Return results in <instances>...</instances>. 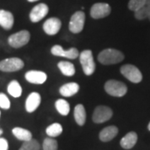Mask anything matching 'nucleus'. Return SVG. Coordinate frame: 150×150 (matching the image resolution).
<instances>
[{"mask_svg": "<svg viewBox=\"0 0 150 150\" xmlns=\"http://www.w3.org/2000/svg\"><path fill=\"white\" fill-rule=\"evenodd\" d=\"M79 91V85L77 83H68L60 87L59 93L62 96L71 97L74 96Z\"/></svg>", "mask_w": 150, "mask_h": 150, "instance_id": "nucleus-16", "label": "nucleus"}, {"mask_svg": "<svg viewBox=\"0 0 150 150\" xmlns=\"http://www.w3.org/2000/svg\"><path fill=\"white\" fill-rule=\"evenodd\" d=\"M47 79H48L47 74L42 71L30 70L25 74V79L28 83L33 84H43L44 82H46Z\"/></svg>", "mask_w": 150, "mask_h": 150, "instance_id": "nucleus-13", "label": "nucleus"}, {"mask_svg": "<svg viewBox=\"0 0 150 150\" xmlns=\"http://www.w3.org/2000/svg\"><path fill=\"white\" fill-rule=\"evenodd\" d=\"M58 68L62 72V74L65 76L71 77L75 74L74 65L71 64L70 62L60 61L59 63H58Z\"/></svg>", "mask_w": 150, "mask_h": 150, "instance_id": "nucleus-21", "label": "nucleus"}, {"mask_svg": "<svg viewBox=\"0 0 150 150\" xmlns=\"http://www.w3.org/2000/svg\"><path fill=\"white\" fill-rule=\"evenodd\" d=\"M8 93L13 98H19L22 95V87L17 80L11 81L8 85Z\"/></svg>", "mask_w": 150, "mask_h": 150, "instance_id": "nucleus-23", "label": "nucleus"}, {"mask_svg": "<svg viewBox=\"0 0 150 150\" xmlns=\"http://www.w3.org/2000/svg\"><path fill=\"white\" fill-rule=\"evenodd\" d=\"M118 133V129L116 126H108L103 129L99 134V139L102 142H108L114 139Z\"/></svg>", "mask_w": 150, "mask_h": 150, "instance_id": "nucleus-18", "label": "nucleus"}, {"mask_svg": "<svg viewBox=\"0 0 150 150\" xmlns=\"http://www.w3.org/2000/svg\"><path fill=\"white\" fill-rule=\"evenodd\" d=\"M11 106L10 100L6 94L0 93V108L3 109H8Z\"/></svg>", "mask_w": 150, "mask_h": 150, "instance_id": "nucleus-29", "label": "nucleus"}, {"mask_svg": "<svg viewBox=\"0 0 150 150\" xmlns=\"http://www.w3.org/2000/svg\"><path fill=\"white\" fill-rule=\"evenodd\" d=\"M48 7L45 4H39L34 6L30 12L29 18L33 23H38L42 20L48 14Z\"/></svg>", "mask_w": 150, "mask_h": 150, "instance_id": "nucleus-11", "label": "nucleus"}, {"mask_svg": "<svg viewBox=\"0 0 150 150\" xmlns=\"http://www.w3.org/2000/svg\"><path fill=\"white\" fill-rule=\"evenodd\" d=\"M2 134H3V130L0 129V135H2Z\"/></svg>", "mask_w": 150, "mask_h": 150, "instance_id": "nucleus-33", "label": "nucleus"}, {"mask_svg": "<svg viewBox=\"0 0 150 150\" xmlns=\"http://www.w3.org/2000/svg\"><path fill=\"white\" fill-rule=\"evenodd\" d=\"M41 103V96L38 93L33 92L28 96L25 102V108L28 112H34L39 107Z\"/></svg>", "mask_w": 150, "mask_h": 150, "instance_id": "nucleus-14", "label": "nucleus"}, {"mask_svg": "<svg viewBox=\"0 0 150 150\" xmlns=\"http://www.w3.org/2000/svg\"><path fill=\"white\" fill-rule=\"evenodd\" d=\"M0 116H1V112H0Z\"/></svg>", "mask_w": 150, "mask_h": 150, "instance_id": "nucleus-35", "label": "nucleus"}, {"mask_svg": "<svg viewBox=\"0 0 150 150\" xmlns=\"http://www.w3.org/2000/svg\"><path fill=\"white\" fill-rule=\"evenodd\" d=\"M146 0H129L128 7L131 11L136 12L144 4Z\"/></svg>", "mask_w": 150, "mask_h": 150, "instance_id": "nucleus-28", "label": "nucleus"}, {"mask_svg": "<svg viewBox=\"0 0 150 150\" xmlns=\"http://www.w3.org/2000/svg\"><path fill=\"white\" fill-rule=\"evenodd\" d=\"M24 67L23 61L19 58H9L0 62V71L6 73L17 72Z\"/></svg>", "mask_w": 150, "mask_h": 150, "instance_id": "nucleus-6", "label": "nucleus"}, {"mask_svg": "<svg viewBox=\"0 0 150 150\" xmlns=\"http://www.w3.org/2000/svg\"><path fill=\"white\" fill-rule=\"evenodd\" d=\"M8 141L4 139L0 138V150H8Z\"/></svg>", "mask_w": 150, "mask_h": 150, "instance_id": "nucleus-30", "label": "nucleus"}, {"mask_svg": "<svg viewBox=\"0 0 150 150\" xmlns=\"http://www.w3.org/2000/svg\"><path fill=\"white\" fill-rule=\"evenodd\" d=\"M85 23V13L83 11H77L70 18L69 28L73 33H79L82 32Z\"/></svg>", "mask_w": 150, "mask_h": 150, "instance_id": "nucleus-7", "label": "nucleus"}, {"mask_svg": "<svg viewBox=\"0 0 150 150\" xmlns=\"http://www.w3.org/2000/svg\"><path fill=\"white\" fill-rule=\"evenodd\" d=\"M28 2H36V1H38V0H28Z\"/></svg>", "mask_w": 150, "mask_h": 150, "instance_id": "nucleus-31", "label": "nucleus"}, {"mask_svg": "<svg viewBox=\"0 0 150 150\" xmlns=\"http://www.w3.org/2000/svg\"><path fill=\"white\" fill-rule=\"evenodd\" d=\"M13 134L16 137V139L21 141H28V140L32 139L33 135L31 134V132L29 130L23 128H19V127H16L14 129H13L12 130Z\"/></svg>", "mask_w": 150, "mask_h": 150, "instance_id": "nucleus-20", "label": "nucleus"}, {"mask_svg": "<svg viewBox=\"0 0 150 150\" xmlns=\"http://www.w3.org/2000/svg\"><path fill=\"white\" fill-rule=\"evenodd\" d=\"M30 40V33L28 30H21L10 35L8 38V43L11 47L19 48L27 44Z\"/></svg>", "mask_w": 150, "mask_h": 150, "instance_id": "nucleus-4", "label": "nucleus"}, {"mask_svg": "<svg viewBox=\"0 0 150 150\" xmlns=\"http://www.w3.org/2000/svg\"><path fill=\"white\" fill-rule=\"evenodd\" d=\"M112 117V110L108 106L100 105L94 109L93 121L95 123H102L108 121Z\"/></svg>", "mask_w": 150, "mask_h": 150, "instance_id": "nucleus-8", "label": "nucleus"}, {"mask_svg": "<svg viewBox=\"0 0 150 150\" xmlns=\"http://www.w3.org/2000/svg\"><path fill=\"white\" fill-rule=\"evenodd\" d=\"M79 61L83 68V71L87 76H90L94 73L96 66L91 50L86 49L82 51L79 54Z\"/></svg>", "mask_w": 150, "mask_h": 150, "instance_id": "nucleus-2", "label": "nucleus"}, {"mask_svg": "<svg viewBox=\"0 0 150 150\" xmlns=\"http://www.w3.org/2000/svg\"><path fill=\"white\" fill-rule=\"evenodd\" d=\"M150 15V0H146L145 4L139 10L134 12V16L139 20H143Z\"/></svg>", "mask_w": 150, "mask_h": 150, "instance_id": "nucleus-22", "label": "nucleus"}, {"mask_svg": "<svg viewBox=\"0 0 150 150\" xmlns=\"http://www.w3.org/2000/svg\"><path fill=\"white\" fill-rule=\"evenodd\" d=\"M121 74L130 82L139 83L143 79V75L140 70L133 64L123 65L120 69Z\"/></svg>", "mask_w": 150, "mask_h": 150, "instance_id": "nucleus-5", "label": "nucleus"}, {"mask_svg": "<svg viewBox=\"0 0 150 150\" xmlns=\"http://www.w3.org/2000/svg\"><path fill=\"white\" fill-rule=\"evenodd\" d=\"M43 150H58V142L54 138H46L43 140Z\"/></svg>", "mask_w": 150, "mask_h": 150, "instance_id": "nucleus-27", "label": "nucleus"}, {"mask_svg": "<svg viewBox=\"0 0 150 150\" xmlns=\"http://www.w3.org/2000/svg\"><path fill=\"white\" fill-rule=\"evenodd\" d=\"M124 59L123 54L114 48L103 49L98 56V60L103 65L116 64L122 62Z\"/></svg>", "mask_w": 150, "mask_h": 150, "instance_id": "nucleus-1", "label": "nucleus"}, {"mask_svg": "<svg viewBox=\"0 0 150 150\" xmlns=\"http://www.w3.org/2000/svg\"><path fill=\"white\" fill-rule=\"evenodd\" d=\"M55 108L57 111L63 116H66L69 113L70 106L69 103L67 102L65 99H59L55 103Z\"/></svg>", "mask_w": 150, "mask_h": 150, "instance_id": "nucleus-24", "label": "nucleus"}, {"mask_svg": "<svg viewBox=\"0 0 150 150\" xmlns=\"http://www.w3.org/2000/svg\"><path fill=\"white\" fill-rule=\"evenodd\" d=\"M111 13V7L106 3H96L92 6L90 15L94 19H100L108 16Z\"/></svg>", "mask_w": 150, "mask_h": 150, "instance_id": "nucleus-9", "label": "nucleus"}, {"mask_svg": "<svg viewBox=\"0 0 150 150\" xmlns=\"http://www.w3.org/2000/svg\"><path fill=\"white\" fill-rule=\"evenodd\" d=\"M62 23L58 18H50L43 23V31L48 35H55L59 32Z\"/></svg>", "mask_w": 150, "mask_h": 150, "instance_id": "nucleus-12", "label": "nucleus"}, {"mask_svg": "<svg viewBox=\"0 0 150 150\" xmlns=\"http://www.w3.org/2000/svg\"><path fill=\"white\" fill-rule=\"evenodd\" d=\"M104 90L109 95L113 97H123L124 96L127 91L128 88L125 83L123 82L118 80H108L104 84Z\"/></svg>", "mask_w": 150, "mask_h": 150, "instance_id": "nucleus-3", "label": "nucleus"}, {"mask_svg": "<svg viewBox=\"0 0 150 150\" xmlns=\"http://www.w3.org/2000/svg\"><path fill=\"white\" fill-rule=\"evenodd\" d=\"M138 141V135L135 132H129L120 141V145L124 149H130L134 148Z\"/></svg>", "mask_w": 150, "mask_h": 150, "instance_id": "nucleus-17", "label": "nucleus"}, {"mask_svg": "<svg viewBox=\"0 0 150 150\" xmlns=\"http://www.w3.org/2000/svg\"><path fill=\"white\" fill-rule=\"evenodd\" d=\"M86 111L83 104H78L74 108V119L79 126L84 125L86 122Z\"/></svg>", "mask_w": 150, "mask_h": 150, "instance_id": "nucleus-19", "label": "nucleus"}, {"mask_svg": "<svg viewBox=\"0 0 150 150\" xmlns=\"http://www.w3.org/2000/svg\"><path fill=\"white\" fill-rule=\"evenodd\" d=\"M51 53L54 56L63 57L69 59H75L79 56V50L76 48H71L69 49H64L60 45H54L51 48Z\"/></svg>", "mask_w": 150, "mask_h": 150, "instance_id": "nucleus-10", "label": "nucleus"}, {"mask_svg": "<svg viewBox=\"0 0 150 150\" xmlns=\"http://www.w3.org/2000/svg\"><path fill=\"white\" fill-rule=\"evenodd\" d=\"M63 132V127L60 123H54L51 125H49L46 129V134H48V137L55 138L58 137Z\"/></svg>", "mask_w": 150, "mask_h": 150, "instance_id": "nucleus-25", "label": "nucleus"}, {"mask_svg": "<svg viewBox=\"0 0 150 150\" xmlns=\"http://www.w3.org/2000/svg\"><path fill=\"white\" fill-rule=\"evenodd\" d=\"M149 18V20H150V15H149V18Z\"/></svg>", "mask_w": 150, "mask_h": 150, "instance_id": "nucleus-34", "label": "nucleus"}, {"mask_svg": "<svg viewBox=\"0 0 150 150\" xmlns=\"http://www.w3.org/2000/svg\"><path fill=\"white\" fill-rule=\"evenodd\" d=\"M14 18L9 11L0 9V26L6 30H9L13 26Z\"/></svg>", "mask_w": 150, "mask_h": 150, "instance_id": "nucleus-15", "label": "nucleus"}, {"mask_svg": "<svg viewBox=\"0 0 150 150\" xmlns=\"http://www.w3.org/2000/svg\"><path fill=\"white\" fill-rule=\"evenodd\" d=\"M148 129H149V130L150 131V122H149V125H148Z\"/></svg>", "mask_w": 150, "mask_h": 150, "instance_id": "nucleus-32", "label": "nucleus"}, {"mask_svg": "<svg viewBox=\"0 0 150 150\" xmlns=\"http://www.w3.org/2000/svg\"><path fill=\"white\" fill-rule=\"evenodd\" d=\"M18 150H40V145L37 140L32 139L28 141L23 142Z\"/></svg>", "mask_w": 150, "mask_h": 150, "instance_id": "nucleus-26", "label": "nucleus"}]
</instances>
